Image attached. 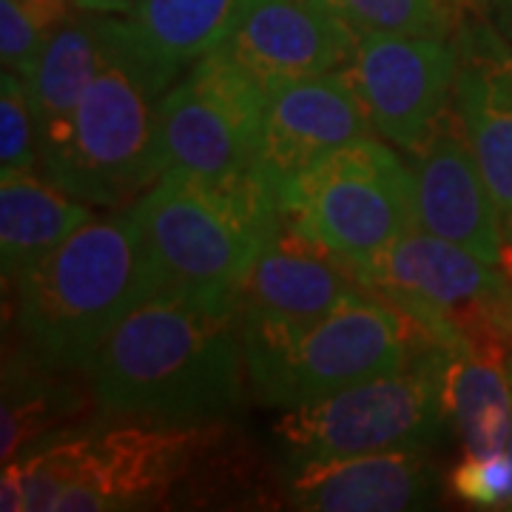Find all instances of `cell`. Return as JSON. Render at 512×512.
Returning <instances> with one entry per match:
<instances>
[{
    "mask_svg": "<svg viewBox=\"0 0 512 512\" xmlns=\"http://www.w3.org/2000/svg\"><path fill=\"white\" fill-rule=\"evenodd\" d=\"M86 373L109 416L205 424L234 413L251 384L239 296L180 288L151 296L94 350Z\"/></svg>",
    "mask_w": 512,
    "mask_h": 512,
    "instance_id": "1",
    "label": "cell"
},
{
    "mask_svg": "<svg viewBox=\"0 0 512 512\" xmlns=\"http://www.w3.org/2000/svg\"><path fill=\"white\" fill-rule=\"evenodd\" d=\"M165 285L131 211L94 217L15 282V319L46 365L83 367Z\"/></svg>",
    "mask_w": 512,
    "mask_h": 512,
    "instance_id": "2",
    "label": "cell"
},
{
    "mask_svg": "<svg viewBox=\"0 0 512 512\" xmlns=\"http://www.w3.org/2000/svg\"><path fill=\"white\" fill-rule=\"evenodd\" d=\"M128 211L165 291L237 293L282 225L276 191L259 171L208 177L168 168Z\"/></svg>",
    "mask_w": 512,
    "mask_h": 512,
    "instance_id": "3",
    "label": "cell"
},
{
    "mask_svg": "<svg viewBox=\"0 0 512 512\" xmlns=\"http://www.w3.org/2000/svg\"><path fill=\"white\" fill-rule=\"evenodd\" d=\"M248 382L268 407H299L342 387L402 370L441 345L382 296L350 302L305 328L242 325Z\"/></svg>",
    "mask_w": 512,
    "mask_h": 512,
    "instance_id": "4",
    "label": "cell"
},
{
    "mask_svg": "<svg viewBox=\"0 0 512 512\" xmlns=\"http://www.w3.org/2000/svg\"><path fill=\"white\" fill-rule=\"evenodd\" d=\"M444 359L447 348L436 345L402 370L288 407L276 419L274 439L285 447L291 464L427 450L453 430L444 404Z\"/></svg>",
    "mask_w": 512,
    "mask_h": 512,
    "instance_id": "5",
    "label": "cell"
},
{
    "mask_svg": "<svg viewBox=\"0 0 512 512\" xmlns=\"http://www.w3.org/2000/svg\"><path fill=\"white\" fill-rule=\"evenodd\" d=\"M293 231L339 254L365 259L419 231L413 168L384 140L359 137L316 160L276 191Z\"/></svg>",
    "mask_w": 512,
    "mask_h": 512,
    "instance_id": "6",
    "label": "cell"
},
{
    "mask_svg": "<svg viewBox=\"0 0 512 512\" xmlns=\"http://www.w3.org/2000/svg\"><path fill=\"white\" fill-rule=\"evenodd\" d=\"M157 100L111 49L74 111L66 140L40 157V171L74 200L131 205L163 174Z\"/></svg>",
    "mask_w": 512,
    "mask_h": 512,
    "instance_id": "7",
    "label": "cell"
},
{
    "mask_svg": "<svg viewBox=\"0 0 512 512\" xmlns=\"http://www.w3.org/2000/svg\"><path fill=\"white\" fill-rule=\"evenodd\" d=\"M265 103L268 86L217 46L157 100L160 171H256Z\"/></svg>",
    "mask_w": 512,
    "mask_h": 512,
    "instance_id": "8",
    "label": "cell"
},
{
    "mask_svg": "<svg viewBox=\"0 0 512 512\" xmlns=\"http://www.w3.org/2000/svg\"><path fill=\"white\" fill-rule=\"evenodd\" d=\"M217 421L168 424L128 419L83 436V458L55 510H146L168 501L217 439Z\"/></svg>",
    "mask_w": 512,
    "mask_h": 512,
    "instance_id": "9",
    "label": "cell"
},
{
    "mask_svg": "<svg viewBox=\"0 0 512 512\" xmlns=\"http://www.w3.org/2000/svg\"><path fill=\"white\" fill-rule=\"evenodd\" d=\"M456 66L453 37L370 32L359 35L345 74L376 134L410 154L453 106Z\"/></svg>",
    "mask_w": 512,
    "mask_h": 512,
    "instance_id": "10",
    "label": "cell"
},
{
    "mask_svg": "<svg viewBox=\"0 0 512 512\" xmlns=\"http://www.w3.org/2000/svg\"><path fill=\"white\" fill-rule=\"evenodd\" d=\"M453 109L493 194L504 231L501 268L512 279V43L487 15L484 0L456 29Z\"/></svg>",
    "mask_w": 512,
    "mask_h": 512,
    "instance_id": "11",
    "label": "cell"
},
{
    "mask_svg": "<svg viewBox=\"0 0 512 512\" xmlns=\"http://www.w3.org/2000/svg\"><path fill=\"white\" fill-rule=\"evenodd\" d=\"M242 325L305 328L350 302L379 296L356 259L279 225L276 237L239 282Z\"/></svg>",
    "mask_w": 512,
    "mask_h": 512,
    "instance_id": "12",
    "label": "cell"
},
{
    "mask_svg": "<svg viewBox=\"0 0 512 512\" xmlns=\"http://www.w3.org/2000/svg\"><path fill=\"white\" fill-rule=\"evenodd\" d=\"M376 128L345 69L268 83L256 171L279 191L316 160Z\"/></svg>",
    "mask_w": 512,
    "mask_h": 512,
    "instance_id": "13",
    "label": "cell"
},
{
    "mask_svg": "<svg viewBox=\"0 0 512 512\" xmlns=\"http://www.w3.org/2000/svg\"><path fill=\"white\" fill-rule=\"evenodd\" d=\"M410 168L416 177L421 228L490 265H501L504 231L498 208L453 106L441 114L421 146L410 151Z\"/></svg>",
    "mask_w": 512,
    "mask_h": 512,
    "instance_id": "14",
    "label": "cell"
},
{
    "mask_svg": "<svg viewBox=\"0 0 512 512\" xmlns=\"http://www.w3.org/2000/svg\"><path fill=\"white\" fill-rule=\"evenodd\" d=\"M359 35L322 0H242L222 49L265 86L345 69Z\"/></svg>",
    "mask_w": 512,
    "mask_h": 512,
    "instance_id": "15",
    "label": "cell"
},
{
    "mask_svg": "<svg viewBox=\"0 0 512 512\" xmlns=\"http://www.w3.org/2000/svg\"><path fill=\"white\" fill-rule=\"evenodd\" d=\"M242 0H140L128 15H109L111 49L148 92L163 97L197 60L222 46Z\"/></svg>",
    "mask_w": 512,
    "mask_h": 512,
    "instance_id": "16",
    "label": "cell"
},
{
    "mask_svg": "<svg viewBox=\"0 0 512 512\" xmlns=\"http://www.w3.org/2000/svg\"><path fill=\"white\" fill-rule=\"evenodd\" d=\"M439 470L421 450H384L365 456L293 464L288 498L296 510L399 512L439 501Z\"/></svg>",
    "mask_w": 512,
    "mask_h": 512,
    "instance_id": "17",
    "label": "cell"
},
{
    "mask_svg": "<svg viewBox=\"0 0 512 512\" xmlns=\"http://www.w3.org/2000/svg\"><path fill=\"white\" fill-rule=\"evenodd\" d=\"M109 55L106 15L72 9V15L60 23V29L46 43L35 72L23 80L35 106L40 157L66 140L74 111Z\"/></svg>",
    "mask_w": 512,
    "mask_h": 512,
    "instance_id": "18",
    "label": "cell"
},
{
    "mask_svg": "<svg viewBox=\"0 0 512 512\" xmlns=\"http://www.w3.org/2000/svg\"><path fill=\"white\" fill-rule=\"evenodd\" d=\"M94 220L89 202L74 200L43 171H3L0 183V265L3 285H15L77 228Z\"/></svg>",
    "mask_w": 512,
    "mask_h": 512,
    "instance_id": "19",
    "label": "cell"
},
{
    "mask_svg": "<svg viewBox=\"0 0 512 512\" xmlns=\"http://www.w3.org/2000/svg\"><path fill=\"white\" fill-rule=\"evenodd\" d=\"M510 356L447 350L444 404L450 424L470 456H495L507 450L512 421Z\"/></svg>",
    "mask_w": 512,
    "mask_h": 512,
    "instance_id": "20",
    "label": "cell"
},
{
    "mask_svg": "<svg viewBox=\"0 0 512 512\" xmlns=\"http://www.w3.org/2000/svg\"><path fill=\"white\" fill-rule=\"evenodd\" d=\"M356 35L453 37L464 15L481 0H322Z\"/></svg>",
    "mask_w": 512,
    "mask_h": 512,
    "instance_id": "21",
    "label": "cell"
},
{
    "mask_svg": "<svg viewBox=\"0 0 512 512\" xmlns=\"http://www.w3.org/2000/svg\"><path fill=\"white\" fill-rule=\"evenodd\" d=\"M69 0H0V63L3 72L29 77L46 43L72 15Z\"/></svg>",
    "mask_w": 512,
    "mask_h": 512,
    "instance_id": "22",
    "label": "cell"
},
{
    "mask_svg": "<svg viewBox=\"0 0 512 512\" xmlns=\"http://www.w3.org/2000/svg\"><path fill=\"white\" fill-rule=\"evenodd\" d=\"M0 165L3 171L40 168L35 106L23 77L12 72H3L0 77Z\"/></svg>",
    "mask_w": 512,
    "mask_h": 512,
    "instance_id": "23",
    "label": "cell"
},
{
    "mask_svg": "<svg viewBox=\"0 0 512 512\" xmlns=\"http://www.w3.org/2000/svg\"><path fill=\"white\" fill-rule=\"evenodd\" d=\"M450 490L476 507L512 510V458L510 453L495 456H467L450 473Z\"/></svg>",
    "mask_w": 512,
    "mask_h": 512,
    "instance_id": "24",
    "label": "cell"
},
{
    "mask_svg": "<svg viewBox=\"0 0 512 512\" xmlns=\"http://www.w3.org/2000/svg\"><path fill=\"white\" fill-rule=\"evenodd\" d=\"M69 407L60 399L49 396H29L18 402H3L0 413V458L3 464L23 456L26 447H32L40 436L55 430L60 416H66Z\"/></svg>",
    "mask_w": 512,
    "mask_h": 512,
    "instance_id": "25",
    "label": "cell"
},
{
    "mask_svg": "<svg viewBox=\"0 0 512 512\" xmlns=\"http://www.w3.org/2000/svg\"><path fill=\"white\" fill-rule=\"evenodd\" d=\"M0 510H23V478H20L18 458L9 461V464H3V476H0Z\"/></svg>",
    "mask_w": 512,
    "mask_h": 512,
    "instance_id": "26",
    "label": "cell"
},
{
    "mask_svg": "<svg viewBox=\"0 0 512 512\" xmlns=\"http://www.w3.org/2000/svg\"><path fill=\"white\" fill-rule=\"evenodd\" d=\"M74 9L100 12V15H128L140 0H69Z\"/></svg>",
    "mask_w": 512,
    "mask_h": 512,
    "instance_id": "27",
    "label": "cell"
},
{
    "mask_svg": "<svg viewBox=\"0 0 512 512\" xmlns=\"http://www.w3.org/2000/svg\"><path fill=\"white\" fill-rule=\"evenodd\" d=\"M484 9L501 29V35L512 43V0H484Z\"/></svg>",
    "mask_w": 512,
    "mask_h": 512,
    "instance_id": "28",
    "label": "cell"
},
{
    "mask_svg": "<svg viewBox=\"0 0 512 512\" xmlns=\"http://www.w3.org/2000/svg\"><path fill=\"white\" fill-rule=\"evenodd\" d=\"M507 373H510V387H512V353H510V359H507ZM507 453H510L512 458V421H510V439H507Z\"/></svg>",
    "mask_w": 512,
    "mask_h": 512,
    "instance_id": "29",
    "label": "cell"
}]
</instances>
